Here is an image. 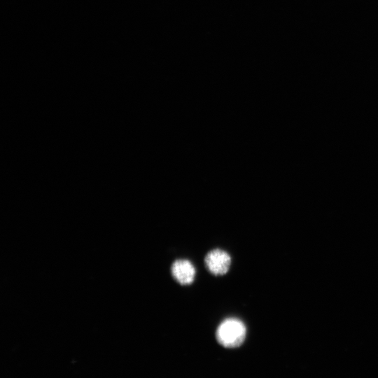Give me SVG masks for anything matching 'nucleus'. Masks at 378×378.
Here are the masks:
<instances>
[{
	"instance_id": "nucleus-1",
	"label": "nucleus",
	"mask_w": 378,
	"mask_h": 378,
	"mask_svg": "<svg viewBox=\"0 0 378 378\" xmlns=\"http://www.w3.org/2000/svg\"><path fill=\"white\" fill-rule=\"evenodd\" d=\"M246 336V328L243 321L235 317L223 320L216 331L218 342L227 348H235L242 344Z\"/></svg>"
},
{
	"instance_id": "nucleus-2",
	"label": "nucleus",
	"mask_w": 378,
	"mask_h": 378,
	"mask_svg": "<svg viewBox=\"0 0 378 378\" xmlns=\"http://www.w3.org/2000/svg\"><path fill=\"white\" fill-rule=\"evenodd\" d=\"M231 256L223 249L214 248L209 251L204 257V265L206 270L214 276L225 275L231 265Z\"/></svg>"
},
{
	"instance_id": "nucleus-3",
	"label": "nucleus",
	"mask_w": 378,
	"mask_h": 378,
	"mask_svg": "<svg viewBox=\"0 0 378 378\" xmlns=\"http://www.w3.org/2000/svg\"><path fill=\"white\" fill-rule=\"evenodd\" d=\"M171 274L180 285H190L195 280L196 270L193 264L188 259H176L171 266Z\"/></svg>"
}]
</instances>
